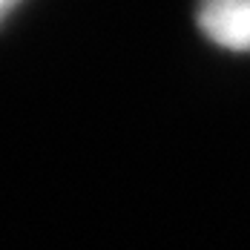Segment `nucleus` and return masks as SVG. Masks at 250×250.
Segmentation results:
<instances>
[{
	"label": "nucleus",
	"instance_id": "2",
	"mask_svg": "<svg viewBox=\"0 0 250 250\" xmlns=\"http://www.w3.org/2000/svg\"><path fill=\"white\" fill-rule=\"evenodd\" d=\"M15 3H18V0H0V21L12 12V6H15Z\"/></svg>",
	"mask_w": 250,
	"mask_h": 250
},
{
	"label": "nucleus",
	"instance_id": "1",
	"mask_svg": "<svg viewBox=\"0 0 250 250\" xmlns=\"http://www.w3.org/2000/svg\"><path fill=\"white\" fill-rule=\"evenodd\" d=\"M201 32L233 52H250V0H199Z\"/></svg>",
	"mask_w": 250,
	"mask_h": 250
}]
</instances>
